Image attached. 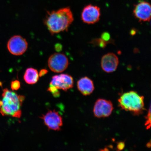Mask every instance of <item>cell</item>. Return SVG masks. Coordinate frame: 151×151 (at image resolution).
<instances>
[{"instance_id": "1", "label": "cell", "mask_w": 151, "mask_h": 151, "mask_svg": "<svg viewBox=\"0 0 151 151\" xmlns=\"http://www.w3.org/2000/svg\"><path fill=\"white\" fill-rule=\"evenodd\" d=\"M74 20L70 8L65 7L58 10L48 12L44 23L52 35L67 31Z\"/></svg>"}, {"instance_id": "2", "label": "cell", "mask_w": 151, "mask_h": 151, "mask_svg": "<svg viewBox=\"0 0 151 151\" xmlns=\"http://www.w3.org/2000/svg\"><path fill=\"white\" fill-rule=\"evenodd\" d=\"M24 99V96H18L14 92L5 88L0 100V113L3 116L20 118L22 116L21 107Z\"/></svg>"}, {"instance_id": "3", "label": "cell", "mask_w": 151, "mask_h": 151, "mask_svg": "<svg viewBox=\"0 0 151 151\" xmlns=\"http://www.w3.org/2000/svg\"><path fill=\"white\" fill-rule=\"evenodd\" d=\"M118 101L122 109L129 111L134 115L142 114L145 110L144 97L133 91L122 94Z\"/></svg>"}, {"instance_id": "4", "label": "cell", "mask_w": 151, "mask_h": 151, "mask_svg": "<svg viewBox=\"0 0 151 151\" xmlns=\"http://www.w3.org/2000/svg\"><path fill=\"white\" fill-rule=\"evenodd\" d=\"M48 66L54 73H60L65 71L68 66V59L65 55L61 53H55L49 58Z\"/></svg>"}, {"instance_id": "5", "label": "cell", "mask_w": 151, "mask_h": 151, "mask_svg": "<svg viewBox=\"0 0 151 151\" xmlns=\"http://www.w3.org/2000/svg\"><path fill=\"white\" fill-rule=\"evenodd\" d=\"M28 43L24 37L19 35H14L9 39L7 48L11 54L16 56L22 55L28 48Z\"/></svg>"}, {"instance_id": "6", "label": "cell", "mask_w": 151, "mask_h": 151, "mask_svg": "<svg viewBox=\"0 0 151 151\" xmlns=\"http://www.w3.org/2000/svg\"><path fill=\"white\" fill-rule=\"evenodd\" d=\"M113 106L111 101L103 99H99L94 105L93 112L94 116L97 118L108 117L112 114Z\"/></svg>"}, {"instance_id": "7", "label": "cell", "mask_w": 151, "mask_h": 151, "mask_svg": "<svg viewBox=\"0 0 151 151\" xmlns=\"http://www.w3.org/2000/svg\"><path fill=\"white\" fill-rule=\"evenodd\" d=\"M48 129L59 131L63 125V120L59 113L54 110L48 111L45 115L40 117Z\"/></svg>"}, {"instance_id": "8", "label": "cell", "mask_w": 151, "mask_h": 151, "mask_svg": "<svg viewBox=\"0 0 151 151\" xmlns=\"http://www.w3.org/2000/svg\"><path fill=\"white\" fill-rule=\"evenodd\" d=\"M101 11L96 6L88 5L84 7L81 14V19L85 23L93 24L99 21Z\"/></svg>"}, {"instance_id": "9", "label": "cell", "mask_w": 151, "mask_h": 151, "mask_svg": "<svg viewBox=\"0 0 151 151\" xmlns=\"http://www.w3.org/2000/svg\"><path fill=\"white\" fill-rule=\"evenodd\" d=\"M74 84L73 77L68 74H61L52 77L50 85L57 89L67 91L73 87Z\"/></svg>"}, {"instance_id": "10", "label": "cell", "mask_w": 151, "mask_h": 151, "mask_svg": "<svg viewBox=\"0 0 151 151\" xmlns=\"http://www.w3.org/2000/svg\"><path fill=\"white\" fill-rule=\"evenodd\" d=\"M133 12L135 18L139 22H150L151 16V5L148 2H140L135 6Z\"/></svg>"}, {"instance_id": "11", "label": "cell", "mask_w": 151, "mask_h": 151, "mask_svg": "<svg viewBox=\"0 0 151 151\" xmlns=\"http://www.w3.org/2000/svg\"><path fill=\"white\" fill-rule=\"evenodd\" d=\"M119 64V58L113 53H108L101 58V66L105 73H110L116 70Z\"/></svg>"}, {"instance_id": "12", "label": "cell", "mask_w": 151, "mask_h": 151, "mask_svg": "<svg viewBox=\"0 0 151 151\" xmlns=\"http://www.w3.org/2000/svg\"><path fill=\"white\" fill-rule=\"evenodd\" d=\"M77 88L83 95H89L93 92L94 86L93 81L85 76L80 79L77 83Z\"/></svg>"}, {"instance_id": "13", "label": "cell", "mask_w": 151, "mask_h": 151, "mask_svg": "<svg viewBox=\"0 0 151 151\" xmlns=\"http://www.w3.org/2000/svg\"><path fill=\"white\" fill-rule=\"evenodd\" d=\"M39 77V73L37 69L29 68L26 70L24 78L27 83L34 84L36 83L38 81Z\"/></svg>"}, {"instance_id": "14", "label": "cell", "mask_w": 151, "mask_h": 151, "mask_svg": "<svg viewBox=\"0 0 151 151\" xmlns=\"http://www.w3.org/2000/svg\"><path fill=\"white\" fill-rule=\"evenodd\" d=\"M92 42L94 45H97L101 48H104L109 42L103 40L101 38L94 39Z\"/></svg>"}, {"instance_id": "15", "label": "cell", "mask_w": 151, "mask_h": 151, "mask_svg": "<svg viewBox=\"0 0 151 151\" xmlns=\"http://www.w3.org/2000/svg\"><path fill=\"white\" fill-rule=\"evenodd\" d=\"M48 91L51 92L54 97H58L60 95L59 91L55 87L50 85L48 89Z\"/></svg>"}, {"instance_id": "16", "label": "cell", "mask_w": 151, "mask_h": 151, "mask_svg": "<svg viewBox=\"0 0 151 151\" xmlns=\"http://www.w3.org/2000/svg\"><path fill=\"white\" fill-rule=\"evenodd\" d=\"M20 87V83L19 81L15 80L11 82V88L13 90H17Z\"/></svg>"}, {"instance_id": "17", "label": "cell", "mask_w": 151, "mask_h": 151, "mask_svg": "<svg viewBox=\"0 0 151 151\" xmlns=\"http://www.w3.org/2000/svg\"><path fill=\"white\" fill-rule=\"evenodd\" d=\"M151 111L150 107L149 109V112L146 116V121L145 122V126H146L147 129H150L151 126Z\"/></svg>"}, {"instance_id": "18", "label": "cell", "mask_w": 151, "mask_h": 151, "mask_svg": "<svg viewBox=\"0 0 151 151\" xmlns=\"http://www.w3.org/2000/svg\"><path fill=\"white\" fill-rule=\"evenodd\" d=\"M101 38L103 40L109 42V40L110 39V36L109 33L107 32L104 33L101 36Z\"/></svg>"}, {"instance_id": "19", "label": "cell", "mask_w": 151, "mask_h": 151, "mask_svg": "<svg viewBox=\"0 0 151 151\" xmlns=\"http://www.w3.org/2000/svg\"><path fill=\"white\" fill-rule=\"evenodd\" d=\"M125 147V143L123 142H120L117 143L116 146L117 150L120 151L123 150Z\"/></svg>"}, {"instance_id": "20", "label": "cell", "mask_w": 151, "mask_h": 151, "mask_svg": "<svg viewBox=\"0 0 151 151\" xmlns=\"http://www.w3.org/2000/svg\"><path fill=\"white\" fill-rule=\"evenodd\" d=\"M48 72V71L46 69H43L41 70L39 73V76L42 77L43 76L46 75Z\"/></svg>"}, {"instance_id": "21", "label": "cell", "mask_w": 151, "mask_h": 151, "mask_svg": "<svg viewBox=\"0 0 151 151\" xmlns=\"http://www.w3.org/2000/svg\"><path fill=\"white\" fill-rule=\"evenodd\" d=\"M62 48V46L61 45H56L55 47V49L56 50H60Z\"/></svg>"}, {"instance_id": "22", "label": "cell", "mask_w": 151, "mask_h": 151, "mask_svg": "<svg viewBox=\"0 0 151 151\" xmlns=\"http://www.w3.org/2000/svg\"><path fill=\"white\" fill-rule=\"evenodd\" d=\"M147 146L148 147V148H150L151 146V144L150 142L147 143Z\"/></svg>"}]
</instances>
